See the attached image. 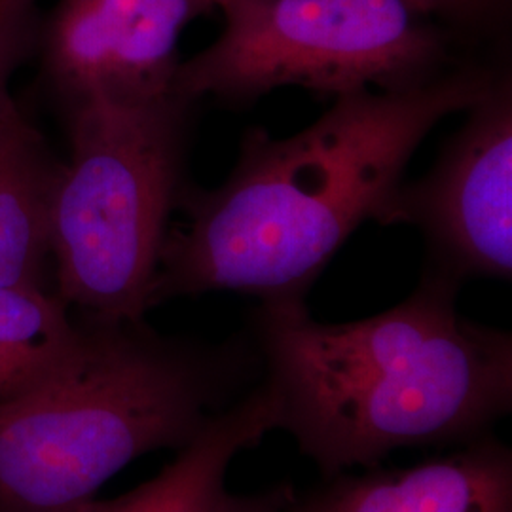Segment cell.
<instances>
[{"mask_svg": "<svg viewBox=\"0 0 512 512\" xmlns=\"http://www.w3.org/2000/svg\"><path fill=\"white\" fill-rule=\"evenodd\" d=\"M507 71L459 63L397 92L348 93L285 139L245 131L217 188L184 184L165 236L152 308L215 291L260 304L306 302L330 258L380 219L410 158L440 120L476 103Z\"/></svg>", "mask_w": 512, "mask_h": 512, "instance_id": "obj_1", "label": "cell"}, {"mask_svg": "<svg viewBox=\"0 0 512 512\" xmlns=\"http://www.w3.org/2000/svg\"><path fill=\"white\" fill-rule=\"evenodd\" d=\"M458 293L423 272L401 304L361 321L319 323L306 302L256 308L277 429L325 478L408 446H461L511 414V332L463 317Z\"/></svg>", "mask_w": 512, "mask_h": 512, "instance_id": "obj_2", "label": "cell"}, {"mask_svg": "<svg viewBox=\"0 0 512 512\" xmlns=\"http://www.w3.org/2000/svg\"><path fill=\"white\" fill-rule=\"evenodd\" d=\"M69 357L0 406V512H76L131 461L181 450L249 389L253 340L203 344L80 315Z\"/></svg>", "mask_w": 512, "mask_h": 512, "instance_id": "obj_3", "label": "cell"}, {"mask_svg": "<svg viewBox=\"0 0 512 512\" xmlns=\"http://www.w3.org/2000/svg\"><path fill=\"white\" fill-rule=\"evenodd\" d=\"M198 103L177 92L63 110L69 160L50 205L54 291L80 315L141 321L184 188Z\"/></svg>", "mask_w": 512, "mask_h": 512, "instance_id": "obj_4", "label": "cell"}, {"mask_svg": "<svg viewBox=\"0 0 512 512\" xmlns=\"http://www.w3.org/2000/svg\"><path fill=\"white\" fill-rule=\"evenodd\" d=\"M224 29L181 61L173 90L247 107L279 88L332 95L397 92L461 61L450 35L403 0H228Z\"/></svg>", "mask_w": 512, "mask_h": 512, "instance_id": "obj_5", "label": "cell"}, {"mask_svg": "<svg viewBox=\"0 0 512 512\" xmlns=\"http://www.w3.org/2000/svg\"><path fill=\"white\" fill-rule=\"evenodd\" d=\"M465 112L429 173L399 184L378 222L410 224L427 243L425 272L456 285L512 275V76Z\"/></svg>", "mask_w": 512, "mask_h": 512, "instance_id": "obj_6", "label": "cell"}, {"mask_svg": "<svg viewBox=\"0 0 512 512\" xmlns=\"http://www.w3.org/2000/svg\"><path fill=\"white\" fill-rule=\"evenodd\" d=\"M213 8L215 0H57L37 44L61 109L175 92L181 35Z\"/></svg>", "mask_w": 512, "mask_h": 512, "instance_id": "obj_7", "label": "cell"}, {"mask_svg": "<svg viewBox=\"0 0 512 512\" xmlns=\"http://www.w3.org/2000/svg\"><path fill=\"white\" fill-rule=\"evenodd\" d=\"M287 512H512V452L494 433L403 469L340 473L287 499Z\"/></svg>", "mask_w": 512, "mask_h": 512, "instance_id": "obj_8", "label": "cell"}, {"mask_svg": "<svg viewBox=\"0 0 512 512\" xmlns=\"http://www.w3.org/2000/svg\"><path fill=\"white\" fill-rule=\"evenodd\" d=\"M275 429L274 393L260 382L209 421L154 478L114 499H92L76 512H217L232 461Z\"/></svg>", "mask_w": 512, "mask_h": 512, "instance_id": "obj_9", "label": "cell"}, {"mask_svg": "<svg viewBox=\"0 0 512 512\" xmlns=\"http://www.w3.org/2000/svg\"><path fill=\"white\" fill-rule=\"evenodd\" d=\"M61 169L10 92L0 97V287L48 285L50 205Z\"/></svg>", "mask_w": 512, "mask_h": 512, "instance_id": "obj_10", "label": "cell"}, {"mask_svg": "<svg viewBox=\"0 0 512 512\" xmlns=\"http://www.w3.org/2000/svg\"><path fill=\"white\" fill-rule=\"evenodd\" d=\"M78 334L76 313L54 289L0 287V406L44 382Z\"/></svg>", "mask_w": 512, "mask_h": 512, "instance_id": "obj_11", "label": "cell"}, {"mask_svg": "<svg viewBox=\"0 0 512 512\" xmlns=\"http://www.w3.org/2000/svg\"><path fill=\"white\" fill-rule=\"evenodd\" d=\"M38 0H0V97L38 38Z\"/></svg>", "mask_w": 512, "mask_h": 512, "instance_id": "obj_12", "label": "cell"}, {"mask_svg": "<svg viewBox=\"0 0 512 512\" xmlns=\"http://www.w3.org/2000/svg\"><path fill=\"white\" fill-rule=\"evenodd\" d=\"M421 18L444 23L446 31L488 33L501 23L509 0H403ZM439 25V23H437Z\"/></svg>", "mask_w": 512, "mask_h": 512, "instance_id": "obj_13", "label": "cell"}, {"mask_svg": "<svg viewBox=\"0 0 512 512\" xmlns=\"http://www.w3.org/2000/svg\"><path fill=\"white\" fill-rule=\"evenodd\" d=\"M289 486H279L262 494L222 495L217 512H287Z\"/></svg>", "mask_w": 512, "mask_h": 512, "instance_id": "obj_14", "label": "cell"}, {"mask_svg": "<svg viewBox=\"0 0 512 512\" xmlns=\"http://www.w3.org/2000/svg\"><path fill=\"white\" fill-rule=\"evenodd\" d=\"M226 2H228V0H215V4H217V8H220V6H222V4H226Z\"/></svg>", "mask_w": 512, "mask_h": 512, "instance_id": "obj_15", "label": "cell"}]
</instances>
